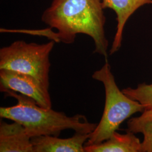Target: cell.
<instances>
[{"mask_svg":"<svg viewBox=\"0 0 152 152\" xmlns=\"http://www.w3.org/2000/svg\"><path fill=\"white\" fill-rule=\"evenodd\" d=\"M103 10L101 0H53L42 16L49 29L20 32L68 44L75 41L77 34H85L93 39L94 53L107 60L108 41L105 35Z\"/></svg>","mask_w":152,"mask_h":152,"instance_id":"obj_1","label":"cell"},{"mask_svg":"<svg viewBox=\"0 0 152 152\" xmlns=\"http://www.w3.org/2000/svg\"><path fill=\"white\" fill-rule=\"evenodd\" d=\"M3 92L15 98L18 103L12 107H1V118L23 125L31 139L43 135L59 136L62 131L66 129L91 134L98 125L89 122L83 115L78 114L69 117L63 112L42 107L32 99L21 94L9 90Z\"/></svg>","mask_w":152,"mask_h":152,"instance_id":"obj_2","label":"cell"},{"mask_svg":"<svg viewBox=\"0 0 152 152\" xmlns=\"http://www.w3.org/2000/svg\"><path fill=\"white\" fill-rule=\"evenodd\" d=\"M93 79L101 82L105 89V107L102 118L85 145L98 144L108 139L120 125L132 115L142 112L145 107L127 96L118 87L107 60L92 75Z\"/></svg>","mask_w":152,"mask_h":152,"instance_id":"obj_3","label":"cell"},{"mask_svg":"<svg viewBox=\"0 0 152 152\" xmlns=\"http://www.w3.org/2000/svg\"><path fill=\"white\" fill-rule=\"evenodd\" d=\"M54 41L47 44L16 41L0 50V69H7L32 76L49 88L50 54Z\"/></svg>","mask_w":152,"mask_h":152,"instance_id":"obj_4","label":"cell"},{"mask_svg":"<svg viewBox=\"0 0 152 152\" xmlns=\"http://www.w3.org/2000/svg\"><path fill=\"white\" fill-rule=\"evenodd\" d=\"M0 88L19 92L33 99L39 106L52 108L49 88L33 77L27 74L7 69H0Z\"/></svg>","mask_w":152,"mask_h":152,"instance_id":"obj_5","label":"cell"},{"mask_svg":"<svg viewBox=\"0 0 152 152\" xmlns=\"http://www.w3.org/2000/svg\"><path fill=\"white\" fill-rule=\"evenodd\" d=\"M90 134L76 132L66 139L43 135L31 139L33 152H85V145Z\"/></svg>","mask_w":152,"mask_h":152,"instance_id":"obj_6","label":"cell"},{"mask_svg":"<svg viewBox=\"0 0 152 152\" xmlns=\"http://www.w3.org/2000/svg\"><path fill=\"white\" fill-rule=\"evenodd\" d=\"M104 9H110L117 15V26L110 55L119 50L125 25L131 16L141 6L152 4V0H101Z\"/></svg>","mask_w":152,"mask_h":152,"instance_id":"obj_7","label":"cell"},{"mask_svg":"<svg viewBox=\"0 0 152 152\" xmlns=\"http://www.w3.org/2000/svg\"><path fill=\"white\" fill-rule=\"evenodd\" d=\"M0 152H33L31 138L23 125L1 121Z\"/></svg>","mask_w":152,"mask_h":152,"instance_id":"obj_8","label":"cell"},{"mask_svg":"<svg viewBox=\"0 0 152 152\" xmlns=\"http://www.w3.org/2000/svg\"><path fill=\"white\" fill-rule=\"evenodd\" d=\"M141 142L135 134L114 132L108 139L98 144L85 145V152H141Z\"/></svg>","mask_w":152,"mask_h":152,"instance_id":"obj_9","label":"cell"},{"mask_svg":"<svg viewBox=\"0 0 152 152\" xmlns=\"http://www.w3.org/2000/svg\"><path fill=\"white\" fill-rule=\"evenodd\" d=\"M126 131L142 134L141 152H152V109H144L140 116L129 120Z\"/></svg>","mask_w":152,"mask_h":152,"instance_id":"obj_10","label":"cell"},{"mask_svg":"<svg viewBox=\"0 0 152 152\" xmlns=\"http://www.w3.org/2000/svg\"><path fill=\"white\" fill-rule=\"evenodd\" d=\"M122 91L131 99L142 104L145 109H152V83H142L136 88L127 87Z\"/></svg>","mask_w":152,"mask_h":152,"instance_id":"obj_11","label":"cell"}]
</instances>
